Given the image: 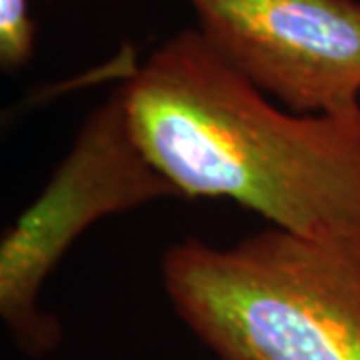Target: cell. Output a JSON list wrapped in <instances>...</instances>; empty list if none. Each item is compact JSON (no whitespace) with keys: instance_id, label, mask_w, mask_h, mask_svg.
<instances>
[{"instance_id":"obj_2","label":"cell","mask_w":360,"mask_h":360,"mask_svg":"<svg viewBox=\"0 0 360 360\" xmlns=\"http://www.w3.org/2000/svg\"><path fill=\"white\" fill-rule=\"evenodd\" d=\"M179 319L219 360H360V250L270 229L162 257Z\"/></svg>"},{"instance_id":"obj_5","label":"cell","mask_w":360,"mask_h":360,"mask_svg":"<svg viewBox=\"0 0 360 360\" xmlns=\"http://www.w3.org/2000/svg\"><path fill=\"white\" fill-rule=\"evenodd\" d=\"M34 51V22L28 0H0V65L16 72L30 60Z\"/></svg>"},{"instance_id":"obj_1","label":"cell","mask_w":360,"mask_h":360,"mask_svg":"<svg viewBox=\"0 0 360 360\" xmlns=\"http://www.w3.org/2000/svg\"><path fill=\"white\" fill-rule=\"evenodd\" d=\"M118 90L134 141L180 198H229L274 229L360 250V108L283 110L198 28Z\"/></svg>"},{"instance_id":"obj_3","label":"cell","mask_w":360,"mask_h":360,"mask_svg":"<svg viewBox=\"0 0 360 360\" xmlns=\"http://www.w3.org/2000/svg\"><path fill=\"white\" fill-rule=\"evenodd\" d=\"M179 191L142 153L120 90L96 106L40 196L0 245V316L14 345L39 359L60 345V321L40 307V290L80 234L98 220Z\"/></svg>"},{"instance_id":"obj_4","label":"cell","mask_w":360,"mask_h":360,"mask_svg":"<svg viewBox=\"0 0 360 360\" xmlns=\"http://www.w3.org/2000/svg\"><path fill=\"white\" fill-rule=\"evenodd\" d=\"M240 77L300 115L360 108V2L188 0Z\"/></svg>"}]
</instances>
